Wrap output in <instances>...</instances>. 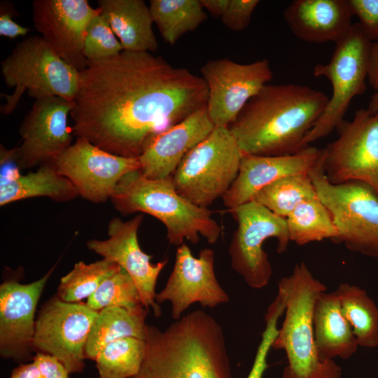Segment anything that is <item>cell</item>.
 <instances>
[{
  "label": "cell",
  "mask_w": 378,
  "mask_h": 378,
  "mask_svg": "<svg viewBox=\"0 0 378 378\" xmlns=\"http://www.w3.org/2000/svg\"><path fill=\"white\" fill-rule=\"evenodd\" d=\"M329 97L307 85L267 84L230 126L244 154H295L324 111Z\"/></svg>",
  "instance_id": "7a4b0ae2"
},
{
  "label": "cell",
  "mask_w": 378,
  "mask_h": 378,
  "mask_svg": "<svg viewBox=\"0 0 378 378\" xmlns=\"http://www.w3.org/2000/svg\"><path fill=\"white\" fill-rule=\"evenodd\" d=\"M145 354L131 378H233L221 326L203 310L165 330L146 326Z\"/></svg>",
  "instance_id": "3957f363"
},
{
  "label": "cell",
  "mask_w": 378,
  "mask_h": 378,
  "mask_svg": "<svg viewBox=\"0 0 378 378\" xmlns=\"http://www.w3.org/2000/svg\"><path fill=\"white\" fill-rule=\"evenodd\" d=\"M54 266L39 279L21 284L7 279L0 285V356L25 363L33 359L36 309Z\"/></svg>",
  "instance_id": "d6986e66"
},
{
  "label": "cell",
  "mask_w": 378,
  "mask_h": 378,
  "mask_svg": "<svg viewBox=\"0 0 378 378\" xmlns=\"http://www.w3.org/2000/svg\"><path fill=\"white\" fill-rule=\"evenodd\" d=\"M214 128L205 105L151 141L138 158L141 172L153 179L172 176L185 155Z\"/></svg>",
  "instance_id": "44dd1931"
},
{
  "label": "cell",
  "mask_w": 378,
  "mask_h": 378,
  "mask_svg": "<svg viewBox=\"0 0 378 378\" xmlns=\"http://www.w3.org/2000/svg\"><path fill=\"white\" fill-rule=\"evenodd\" d=\"M1 71L10 94H1L6 103L4 115L10 114L22 94L27 91L36 100L59 97L74 102L77 94L80 72L62 60L41 36L28 37L18 43L2 61Z\"/></svg>",
  "instance_id": "8992f818"
},
{
  "label": "cell",
  "mask_w": 378,
  "mask_h": 378,
  "mask_svg": "<svg viewBox=\"0 0 378 378\" xmlns=\"http://www.w3.org/2000/svg\"><path fill=\"white\" fill-rule=\"evenodd\" d=\"M367 108L372 112L378 111V89L372 95Z\"/></svg>",
  "instance_id": "7bdbcfd3"
},
{
  "label": "cell",
  "mask_w": 378,
  "mask_h": 378,
  "mask_svg": "<svg viewBox=\"0 0 378 378\" xmlns=\"http://www.w3.org/2000/svg\"><path fill=\"white\" fill-rule=\"evenodd\" d=\"M73 108L74 102L59 97L35 100L20 125V146L10 150L1 146V162L27 169L52 161L72 144L67 118Z\"/></svg>",
  "instance_id": "4fadbf2b"
},
{
  "label": "cell",
  "mask_w": 378,
  "mask_h": 378,
  "mask_svg": "<svg viewBox=\"0 0 378 378\" xmlns=\"http://www.w3.org/2000/svg\"><path fill=\"white\" fill-rule=\"evenodd\" d=\"M79 194L73 183L57 170L52 161L40 165L38 169L22 174L10 170L0 178V206L34 197H48L64 202Z\"/></svg>",
  "instance_id": "d4e9b609"
},
{
  "label": "cell",
  "mask_w": 378,
  "mask_h": 378,
  "mask_svg": "<svg viewBox=\"0 0 378 378\" xmlns=\"http://www.w3.org/2000/svg\"><path fill=\"white\" fill-rule=\"evenodd\" d=\"M371 44L358 22L354 23L345 38L335 44L329 62L314 67L315 77H325L330 81L332 94L322 115L305 136V147L337 129L352 99L365 92Z\"/></svg>",
  "instance_id": "9c48e42d"
},
{
  "label": "cell",
  "mask_w": 378,
  "mask_h": 378,
  "mask_svg": "<svg viewBox=\"0 0 378 378\" xmlns=\"http://www.w3.org/2000/svg\"><path fill=\"white\" fill-rule=\"evenodd\" d=\"M12 13L1 6L0 13V35L10 38L27 35L29 29L23 27L12 19Z\"/></svg>",
  "instance_id": "f35d334b"
},
{
  "label": "cell",
  "mask_w": 378,
  "mask_h": 378,
  "mask_svg": "<svg viewBox=\"0 0 378 378\" xmlns=\"http://www.w3.org/2000/svg\"><path fill=\"white\" fill-rule=\"evenodd\" d=\"M148 309L106 307L98 312L85 348V359L94 360L109 343L125 337L144 340Z\"/></svg>",
  "instance_id": "484cf974"
},
{
  "label": "cell",
  "mask_w": 378,
  "mask_h": 378,
  "mask_svg": "<svg viewBox=\"0 0 378 378\" xmlns=\"http://www.w3.org/2000/svg\"><path fill=\"white\" fill-rule=\"evenodd\" d=\"M32 360L38 368L41 378H69L68 370L55 356L36 353Z\"/></svg>",
  "instance_id": "74e56055"
},
{
  "label": "cell",
  "mask_w": 378,
  "mask_h": 378,
  "mask_svg": "<svg viewBox=\"0 0 378 378\" xmlns=\"http://www.w3.org/2000/svg\"><path fill=\"white\" fill-rule=\"evenodd\" d=\"M123 50L109 23L101 13L90 22L85 34L83 54L88 61L115 56Z\"/></svg>",
  "instance_id": "836d02e7"
},
{
  "label": "cell",
  "mask_w": 378,
  "mask_h": 378,
  "mask_svg": "<svg viewBox=\"0 0 378 378\" xmlns=\"http://www.w3.org/2000/svg\"><path fill=\"white\" fill-rule=\"evenodd\" d=\"M289 239L298 245L330 239L337 237V230L330 211L316 197L301 202L286 218Z\"/></svg>",
  "instance_id": "f1b7e54d"
},
{
  "label": "cell",
  "mask_w": 378,
  "mask_h": 378,
  "mask_svg": "<svg viewBox=\"0 0 378 378\" xmlns=\"http://www.w3.org/2000/svg\"><path fill=\"white\" fill-rule=\"evenodd\" d=\"M227 211L237 224L228 247L231 267L249 287L260 289L268 284L272 275L263 244L269 238H275L277 252L287 250L290 241L286 219L254 201Z\"/></svg>",
  "instance_id": "30bf717a"
},
{
  "label": "cell",
  "mask_w": 378,
  "mask_h": 378,
  "mask_svg": "<svg viewBox=\"0 0 378 378\" xmlns=\"http://www.w3.org/2000/svg\"><path fill=\"white\" fill-rule=\"evenodd\" d=\"M32 11L35 29L50 48L78 71L85 69L86 30L99 8H92L88 0H35Z\"/></svg>",
  "instance_id": "e0dca14e"
},
{
  "label": "cell",
  "mask_w": 378,
  "mask_h": 378,
  "mask_svg": "<svg viewBox=\"0 0 378 378\" xmlns=\"http://www.w3.org/2000/svg\"><path fill=\"white\" fill-rule=\"evenodd\" d=\"M119 268V265L104 258L90 264L80 261L62 277L57 295L65 302H80L92 295L102 282Z\"/></svg>",
  "instance_id": "1f68e13d"
},
{
  "label": "cell",
  "mask_w": 378,
  "mask_h": 378,
  "mask_svg": "<svg viewBox=\"0 0 378 378\" xmlns=\"http://www.w3.org/2000/svg\"><path fill=\"white\" fill-rule=\"evenodd\" d=\"M323 156L309 172L318 198L337 230L333 241L349 250L378 258V195L368 184L351 181L332 184L326 178Z\"/></svg>",
  "instance_id": "ba28073f"
},
{
  "label": "cell",
  "mask_w": 378,
  "mask_h": 378,
  "mask_svg": "<svg viewBox=\"0 0 378 378\" xmlns=\"http://www.w3.org/2000/svg\"><path fill=\"white\" fill-rule=\"evenodd\" d=\"M9 378H41L36 363L32 360L29 363H20L14 368Z\"/></svg>",
  "instance_id": "60d3db41"
},
{
  "label": "cell",
  "mask_w": 378,
  "mask_h": 378,
  "mask_svg": "<svg viewBox=\"0 0 378 378\" xmlns=\"http://www.w3.org/2000/svg\"><path fill=\"white\" fill-rule=\"evenodd\" d=\"M97 4L123 50L153 52L158 50L153 20L144 1L99 0Z\"/></svg>",
  "instance_id": "603a6c76"
},
{
  "label": "cell",
  "mask_w": 378,
  "mask_h": 378,
  "mask_svg": "<svg viewBox=\"0 0 378 378\" xmlns=\"http://www.w3.org/2000/svg\"><path fill=\"white\" fill-rule=\"evenodd\" d=\"M155 301H169L171 315L176 321L192 304L214 308L229 302V295L219 284L214 272V252L200 251L195 257L185 243L177 247L175 262L164 288L156 293Z\"/></svg>",
  "instance_id": "2e32d148"
},
{
  "label": "cell",
  "mask_w": 378,
  "mask_h": 378,
  "mask_svg": "<svg viewBox=\"0 0 378 378\" xmlns=\"http://www.w3.org/2000/svg\"><path fill=\"white\" fill-rule=\"evenodd\" d=\"M318 197L309 174L281 178L260 190L254 201L286 218L301 202Z\"/></svg>",
  "instance_id": "f546056e"
},
{
  "label": "cell",
  "mask_w": 378,
  "mask_h": 378,
  "mask_svg": "<svg viewBox=\"0 0 378 378\" xmlns=\"http://www.w3.org/2000/svg\"><path fill=\"white\" fill-rule=\"evenodd\" d=\"M149 8L162 38L171 46L207 19L200 0H150Z\"/></svg>",
  "instance_id": "83f0119b"
},
{
  "label": "cell",
  "mask_w": 378,
  "mask_h": 378,
  "mask_svg": "<svg viewBox=\"0 0 378 378\" xmlns=\"http://www.w3.org/2000/svg\"><path fill=\"white\" fill-rule=\"evenodd\" d=\"M243 155L229 127H215L172 174L176 191L195 205L208 209L235 181Z\"/></svg>",
  "instance_id": "52a82bcc"
},
{
  "label": "cell",
  "mask_w": 378,
  "mask_h": 378,
  "mask_svg": "<svg viewBox=\"0 0 378 378\" xmlns=\"http://www.w3.org/2000/svg\"><path fill=\"white\" fill-rule=\"evenodd\" d=\"M144 340L125 337L107 344L94 361L99 378H131L140 370L145 354Z\"/></svg>",
  "instance_id": "4dcf8cb0"
},
{
  "label": "cell",
  "mask_w": 378,
  "mask_h": 378,
  "mask_svg": "<svg viewBox=\"0 0 378 378\" xmlns=\"http://www.w3.org/2000/svg\"><path fill=\"white\" fill-rule=\"evenodd\" d=\"M144 219L139 214L124 221L113 217L108 225V238L104 240L90 239L88 248L124 269L133 279L148 310L151 308L155 316L161 314V309L155 301V286L158 278L167 264V259L155 264L152 255L144 253L138 241V230Z\"/></svg>",
  "instance_id": "ac0fdd59"
},
{
  "label": "cell",
  "mask_w": 378,
  "mask_h": 378,
  "mask_svg": "<svg viewBox=\"0 0 378 378\" xmlns=\"http://www.w3.org/2000/svg\"><path fill=\"white\" fill-rule=\"evenodd\" d=\"M323 154L324 148L311 146L292 155L262 156L244 154L238 175L222 197L224 205L228 209L236 208L252 201L260 190L281 178L309 174Z\"/></svg>",
  "instance_id": "ffe728a7"
},
{
  "label": "cell",
  "mask_w": 378,
  "mask_h": 378,
  "mask_svg": "<svg viewBox=\"0 0 378 378\" xmlns=\"http://www.w3.org/2000/svg\"><path fill=\"white\" fill-rule=\"evenodd\" d=\"M52 162L79 196L94 203L110 200L124 176L141 169L139 158L113 155L80 137Z\"/></svg>",
  "instance_id": "9a60e30c"
},
{
  "label": "cell",
  "mask_w": 378,
  "mask_h": 378,
  "mask_svg": "<svg viewBox=\"0 0 378 378\" xmlns=\"http://www.w3.org/2000/svg\"><path fill=\"white\" fill-rule=\"evenodd\" d=\"M204 9L215 18H221L230 0H200Z\"/></svg>",
  "instance_id": "b9f144b4"
},
{
  "label": "cell",
  "mask_w": 378,
  "mask_h": 378,
  "mask_svg": "<svg viewBox=\"0 0 378 378\" xmlns=\"http://www.w3.org/2000/svg\"><path fill=\"white\" fill-rule=\"evenodd\" d=\"M97 378H99V377H97Z\"/></svg>",
  "instance_id": "ee69618b"
},
{
  "label": "cell",
  "mask_w": 378,
  "mask_h": 378,
  "mask_svg": "<svg viewBox=\"0 0 378 378\" xmlns=\"http://www.w3.org/2000/svg\"><path fill=\"white\" fill-rule=\"evenodd\" d=\"M285 305L283 296L277 295L267 308L265 316V328L262 333L251 369L246 378H262L268 367L267 356L278 334L277 323L284 313Z\"/></svg>",
  "instance_id": "e575fe53"
},
{
  "label": "cell",
  "mask_w": 378,
  "mask_h": 378,
  "mask_svg": "<svg viewBox=\"0 0 378 378\" xmlns=\"http://www.w3.org/2000/svg\"><path fill=\"white\" fill-rule=\"evenodd\" d=\"M326 290L304 262L296 264L292 273L279 281L285 317L272 348L284 350L287 356L282 378H341V367L334 360L323 358L315 342L314 307Z\"/></svg>",
  "instance_id": "277c9868"
},
{
  "label": "cell",
  "mask_w": 378,
  "mask_h": 378,
  "mask_svg": "<svg viewBox=\"0 0 378 378\" xmlns=\"http://www.w3.org/2000/svg\"><path fill=\"white\" fill-rule=\"evenodd\" d=\"M258 0H230L220 18L223 24L234 31H241L250 24L253 13L259 4Z\"/></svg>",
  "instance_id": "8d00e7d4"
},
{
  "label": "cell",
  "mask_w": 378,
  "mask_h": 378,
  "mask_svg": "<svg viewBox=\"0 0 378 378\" xmlns=\"http://www.w3.org/2000/svg\"><path fill=\"white\" fill-rule=\"evenodd\" d=\"M97 314L86 303L52 296L36 316L34 351L55 356L70 374L83 372L85 345Z\"/></svg>",
  "instance_id": "7c38bea8"
},
{
  "label": "cell",
  "mask_w": 378,
  "mask_h": 378,
  "mask_svg": "<svg viewBox=\"0 0 378 378\" xmlns=\"http://www.w3.org/2000/svg\"><path fill=\"white\" fill-rule=\"evenodd\" d=\"M353 15L358 20L363 33L372 43L378 41V0H348Z\"/></svg>",
  "instance_id": "d590c367"
},
{
  "label": "cell",
  "mask_w": 378,
  "mask_h": 378,
  "mask_svg": "<svg viewBox=\"0 0 378 378\" xmlns=\"http://www.w3.org/2000/svg\"><path fill=\"white\" fill-rule=\"evenodd\" d=\"M201 76L148 52L122 50L80 72L73 134L113 155L138 158L151 141L206 104Z\"/></svg>",
  "instance_id": "6da1fadb"
},
{
  "label": "cell",
  "mask_w": 378,
  "mask_h": 378,
  "mask_svg": "<svg viewBox=\"0 0 378 378\" xmlns=\"http://www.w3.org/2000/svg\"><path fill=\"white\" fill-rule=\"evenodd\" d=\"M110 200L123 215L142 212L158 219L167 229L169 244L177 247L185 239L196 244L200 236L214 244L220 234V226L211 211L181 196L172 176L153 179L140 170L132 172L120 179Z\"/></svg>",
  "instance_id": "5b68a950"
},
{
  "label": "cell",
  "mask_w": 378,
  "mask_h": 378,
  "mask_svg": "<svg viewBox=\"0 0 378 378\" xmlns=\"http://www.w3.org/2000/svg\"><path fill=\"white\" fill-rule=\"evenodd\" d=\"M368 80L374 90L378 89V41L371 44Z\"/></svg>",
  "instance_id": "ab89813d"
},
{
  "label": "cell",
  "mask_w": 378,
  "mask_h": 378,
  "mask_svg": "<svg viewBox=\"0 0 378 378\" xmlns=\"http://www.w3.org/2000/svg\"><path fill=\"white\" fill-rule=\"evenodd\" d=\"M337 130V139L324 148L326 178L332 184L363 182L378 195V111L360 108Z\"/></svg>",
  "instance_id": "8fae6325"
},
{
  "label": "cell",
  "mask_w": 378,
  "mask_h": 378,
  "mask_svg": "<svg viewBox=\"0 0 378 378\" xmlns=\"http://www.w3.org/2000/svg\"><path fill=\"white\" fill-rule=\"evenodd\" d=\"M313 323L316 347L325 359H348L358 344L352 328L344 317L336 290L321 293L316 300Z\"/></svg>",
  "instance_id": "cb8c5ba5"
},
{
  "label": "cell",
  "mask_w": 378,
  "mask_h": 378,
  "mask_svg": "<svg viewBox=\"0 0 378 378\" xmlns=\"http://www.w3.org/2000/svg\"><path fill=\"white\" fill-rule=\"evenodd\" d=\"M283 16L291 32L312 43H337L349 32L353 16L348 0H294Z\"/></svg>",
  "instance_id": "7402d4cb"
},
{
  "label": "cell",
  "mask_w": 378,
  "mask_h": 378,
  "mask_svg": "<svg viewBox=\"0 0 378 378\" xmlns=\"http://www.w3.org/2000/svg\"><path fill=\"white\" fill-rule=\"evenodd\" d=\"M208 89L206 110L215 127H229L246 104L272 78L267 59L240 64L229 58L208 60L200 69Z\"/></svg>",
  "instance_id": "5bb4252c"
},
{
  "label": "cell",
  "mask_w": 378,
  "mask_h": 378,
  "mask_svg": "<svg viewBox=\"0 0 378 378\" xmlns=\"http://www.w3.org/2000/svg\"><path fill=\"white\" fill-rule=\"evenodd\" d=\"M338 293L342 313L350 324L358 346H378V307L365 290L349 283L340 284Z\"/></svg>",
  "instance_id": "4316f807"
},
{
  "label": "cell",
  "mask_w": 378,
  "mask_h": 378,
  "mask_svg": "<svg viewBox=\"0 0 378 378\" xmlns=\"http://www.w3.org/2000/svg\"><path fill=\"white\" fill-rule=\"evenodd\" d=\"M86 304L97 312L112 307L127 309L145 307L133 279L121 267L102 282Z\"/></svg>",
  "instance_id": "d6a6232c"
}]
</instances>
